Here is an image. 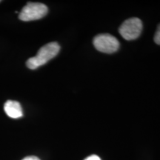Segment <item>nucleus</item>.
Returning <instances> with one entry per match:
<instances>
[{
  "label": "nucleus",
  "instance_id": "f257e3e1",
  "mask_svg": "<svg viewBox=\"0 0 160 160\" xmlns=\"http://www.w3.org/2000/svg\"><path fill=\"white\" fill-rule=\"evenodd\" d=\"M60 46L57 42L46 44L39 50L35 57L30 58L26 62V65L31 70L37 69L40 66L45 65L48 62L54 58L59 52Z\"/></svg>",
  "mask_w": 160,
  "mask_h": 160
},
{
  "label": "nucleus",
  "instance_id": "423d86ee",
  "mask_svg": "<svg viewBox=\"0 0 160 160\" xmlns=\"http://www.w3.org/2000/svg\"><path fill=\"white\" fill-rule=\"evenodd\" d=\"M154 42L157 45H160V24L158 25L157 30L154 35Z\"/></svg>",
  "mask_w": 160,
  "mask_h": 160
},
{
  "label": "nucleus",
  "instance_id": "7ed1b4c3",
  "mask_svg": "<svg viewBox=\"0 0 160 160\" xmlns=\"http://www.w3.org/2000/svg\"><path fill=\"white\" fill-rule=\"evenodd\" d=\"M93 45L97 51L105 53H113L118 51L119 42L116 37L108 33L99 34L93 39Z\"/></svg>",
  "mask_w": 160,
  "mask_h": 160
},
{
  "label": "nucleus",
  "instance_id": "6e6552de",
  "mask_svg": "<svg viewBox=\"0 0 160 160\" xmlns=\"http://www.w3.org/2000/svg\"><path fill=\"white\" fill-rule=\"evenodd\" d=\"M22 160H40L39 158L37 157H33V156H31V157H27L24 158Z\"/></svg>",
  "mask_w": 160,
  "mask_h": 160
},
{
  "label": "nucleus",
  "instance_id": "20e7f679",
  "mask_svg": "<svg viewBox=\"0 0 160 160\" xmlns=\"http://www.w3.org/2000/svg\"><path fill=\"white\" fill-rule=\"evenodd\" d=\"M119 31L125 39H136L139 37L142 31V22L138 18H131L122 24Z\"/></svg>",
  "mask_w": 160,
  "mask_h": 160
},
{
  "label": "nucleus",
  "instance_id": "f03ea898",
  "mask_svg": "<svg viewBox=\"0 0 160 160\" xmlns=\"http://www.w3.org/2000/svg\"><path fill=\"white\" fill-rule=\"evenodd\" d=\"M48 11V7L42 3L28 2L22 9L19 19L24 22L38 20L45 17Z\"/></svg>",
  "mask_w": 160,
  "mask_h": 160
},
{
  "label": "nucleus",
  "instance_id": "0eeeda50",
  "mask_svg": "<svg viewBox=\"0 0 160 160\" xmlns=\"http://www.w3.org/2000/svg\"><path fill=\"white\" fill-rule=\"evenodd\" d=\"M85 160H101V159L97 155H91L86 158Z\"/></svg>",
  "mask_w": 160,
  "mask_h": 160
},
{
  "label": "nucleus",
  "instance_id": "39448f33",
  "mask_svg": "<svg viewBox=\"0 0 160 160\" xmlns=\"http://www.w3.org/2000/svg\"><path fill=\"white\" fill-rule=\"evenodd\" d=\"M4 110L6 114L13 119H18L23 116L22 108L18 102L8 100L5 104Z\"/></svg>",
  "mask_w": 160,
  "mask_h": 160
}]
</instances>
